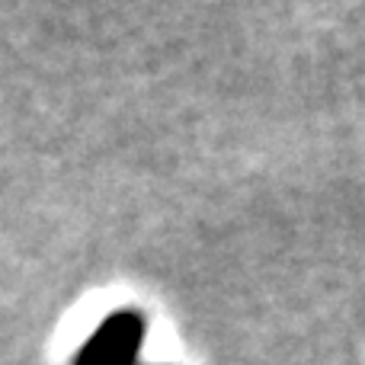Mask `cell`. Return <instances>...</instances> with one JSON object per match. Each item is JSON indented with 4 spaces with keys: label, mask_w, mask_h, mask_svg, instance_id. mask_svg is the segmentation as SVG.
Segmentation results:
<instances>
[{
    "label": "cell",
    "mask_w": 365,
    "mask_h": 365,
    "mask_svg": "<svg viewBox=\"0 0 365 365\" xmlns=\"http://www.w3.org/2000/svg\"><path fill=\"white\" fill-rule=\"evenodd\" d=\"M148 336V321L141 311H113L93 334L83 340L71 365H135Z\"/></svg>",
    "instance_id": "cell-1"
}]
</instances>
